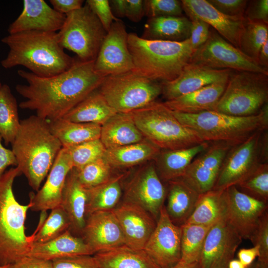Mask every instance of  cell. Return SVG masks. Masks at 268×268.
<instances>
[{
	"label": "cell",
	"mask_w": 268,
	"mask_h": 268,
	"mask_svg": "<svg viewBox=\"0 0 268 268\" xmlns=\"http://www.w3.org/2000/svg\"><path fill=\"white\" fill-rule=\"evenodd\" d=\"M94 63L76 59L69 69L48 77L18 70V74L27 82L15 87L17 93L26 99L19 107L34 111L36 115L48 122L63 118L98 89L104 79L105 76L95 70Z\"/></svg>",
	"instance_id": "cell-1"
},
{
	"label": "cell",
	"mask_w": 268,
	"mask_h": 268,
	"mask_svg": "<svg viewBox=\"0 0 268 268\" xmlns=\"http://www.w3.org/2000/svg\"><path fill=\"white\" fill-rule=\"evenodd\" d=\"M9 52L0 62L7 69L23 66L42 77L56 75L69 69L75 59L66 53L57 32L26 31L9 34L1 40Z\"/></svg>",
	"instance_id": "cell-2"
},
{
	"label": "cell",
	"mask_w": 268,
	"mask_h": 268,
	"mask_svg": "<svg viewBox=\"0 0 268 268\" xmlns=\"http://www.w3.org/2000/svg\"><path fill=\"white\" fill-rule=\"evenodd\" d=\"M11 144L16 167L26 177L29 186L38 191L63 148L52 133L48 122L37 115L20 121Z\"/></svg>",
	"instance_id": "cell-3"
},
{
	"label": "cell",
	"mask_w": 268,
	"mask_h": 268,
	"mask_svg": "<svg viewBox=\"0 0 268 268\" xmlns=\"http://www.w3.org/2000/svg\"><path fill=\"white\" fill-rule=\"evenodd\" d=\"M128 45L134 65L133 70L162 83L177 78L195 52L189 38L182 42L150 40L130 33Z\"/></svg>",
	"instance_id": "cell-4"
},
{
	"label": "cell",
	"mask_w": 268,
	"mask_h": 268,
	"mask_svg": "<svg viewBox=\"0 0 268 268\" xmlns=\"http://www.w3.org/2000/svg\"><path fill=\"white\" fill-rule=\"evenodd\" d=\"M172 111L184 126L195 132L204 142L237 145L254 133L268 128V105L257 115L239 117L215 111L196 114Z\"/></svg>",
	"instance_id": "cell-5"
},
{
	"label": "cell",
	"mask_w": 268,
	"mask_h": 268,
	"mask_svg": "<svg viewBox=\"0 0 268 268\" xmlns=\"http://www.w3.org/2000/svg\"><path fill=\"white\" fill-rule=\"evenodd\" d=\"M20 174L15 167L0 177V266L27 256L31 247L30 237L25 234V222L31 204L19 203L12 189L14 179Z\"/></svg>",
	"instance_id": "cell-6"
},
{
	"label": "cell",
	"mask_w": 268,
	"mask_h": 268,
	"mask_svg": "<svg viewBox=\"0 0 268 268\" xmlns=\"http://www.w3.org/2000/svg\"><path fill=\"white\" fill-rule=\"evenodd\" d=\"M130 114L145 139L160 150L180 149L204 142L163 103L155 101Z\"/></svg>",
	"instance_id": "cell-7"
},
{
	"label": "cell",
	"mask_w": 268,
	"mask_h": 268,
	"mask_svg": "<svg viewBox=\"0 0 268 268\" xmlns=\"http://www.w3.org/2000/svg\"><path fill=\"white\" fill-rule=\"evenodd\" d=\"M268 103V75L233 71L214 111L239 117L257 115Z\"/></svg>",
	"instance_id": "cell-8"
},
{
	"label": "cell",
	"mask_w": 268,
	"mask_h": 268,
	"mask_svg": "<svg viewBox=\"0 0 268 268\" xmlns=\"http://www.w3.org/2000/svg\"><path fill=\"white\" fill-rule=\"evenodd\" d=\"M162 89L161 83L131 70L106 76L98 90L118 113H128L155 101Z\"/></svg>",
	"instance_id": "cell-9"
},
{
	"label": "cell",
	"mask_w": 268,
	"mask_h": 268,
	"mask_svg": "<svg viewBox=\"0 0 268 268\" xmlns=\"http://www.w3.org/2000/svg\"><path fill=\"white\" fill-rule=\"evenodd\" d=\"M107 32L85 3L81 8L66 14L57 32L59 42L65 49L76 54L82 61H95Z\"/></svg>",
	"instance_id": "cell-10"
},
{
	"label": "cell",
	"mask_w": 268,
	"mask_h": 268,
	"mask_svg": "<svg viewBox=\"0 0 268 268\" xmlns=\"http://www.w3.org/2000/svg\"><path fill=\"white\" fill-rule=\"evenodd\" d=\"M267 131L257 132L242 143L230 149L212 190L224 191L237 186L260 164L268 161Z\"/></svg>",
	"instance_id": "cell-11"
},
{
	"label": "cell",
	"mask_w": 268,
	"mask_h": 268,
	"mask_svg": "<svg viewBox=\"0 0 268 268\" xmlns=\"http://www.w3.org/2000/svg\"><path fill=\"white\" fill-rule=\"evenodd\" d=\"M190 63L215 69H229L268 75L267 69L244 54L217 32H209L208 39L193 53Z\"/></svg>",
	"instance_id": "cell-12"
},
{
	"label": "cell",
	"mask_w": 268,
	"mask_h": 268,
	"mask_svg": "<svg viewBox=\"0 0 268 268\" xmlns=\"http://www.w3.org/2000/svg\"><path fill=\"white\" fill-rule=\"evenodd\" d=\"M166 194L153 161L142 166L134 174L125 187L123 201L139 205L157 221Z\"/></svg>",
	"instance_id": "cell-13"
},
{
	"label": "cell",
	"mask_w": 268,
	"mask_h": 268,
	"mask_svg": "<svg viewBox=\"0 0 268 268\" xmlns=\"http://www.w3.org/2000/svg\"><path fill=\"white\" fill-rule=\"evenodd\" d=\"M224 219L242 239L251 240L261 218L268 211V202L243 193L235 186L223 191Z\"/></svg>",
	"instance_id": "cell-14"
},
{
	"label": "cell",
	"mask_w": 268,
	"mask_h": 268,
	"mask_svg": "<svg viewBox=\"0 0 268 268\" xmlns=\"http://www.w3.org/2000/svg\"><path fill=\"white\" fill-rule=\"evenodd\" d=\"M128 33L120 19L107 32L94 63L95 70L106 77L133 70L134 65L128 45Z\"/></svg>",
	"instance_id": "cell-15"
},
{
	"label": "cell",
	"mask_w": 268,
	"mask_h": 268,
	"mask_svg": "<svg viewBox=\"0 0 268 268\" xmlns=\"http://www.w3.org/2000/svg\"><path fill=\"white\" fill-rule=\"evenodd\" d=\"M181 227L170 219L164 205L143 249L160 268H171L181 259Z\"/></svg>",
	"instance_id": "cell-16"
},
{
	"label": "cell",
	"mask_w": 268,
	"mask_h": 268,
	"mask_svg": "<svg viewBox=\"0 0 268 268\" xmlns=\"http://www.w3.org/2000/svg\"><path fill=\"white\" fill-rule=\"evenodd\" d=\"M242 239L223 218L213 224L206 236L200 263L201 268H228Z\"/></svg>",
	"instance_id": "cell-17"
},
{
	"label": "cell",
	"mask_w": 268,
	"mask_h": 268,
	"mask_svg": "<svg viewBox=\"0 0 268 268\" xmlns=\"http://www.w3.org/2000/svg\"><path fill=\"white\" fill-rule=\"evenodd\" d=\"M231 147L223 143H210L192 161L182 179L200 194L212 190Z\"/></svg>",
	"instance_id": "cell-18"
},
{
	"label": "cell",
	"mask_w": 268,
	"mask_h": 268,
	"mask_svg": "<svg viewBox=\"0 0 268 268\" xmlns=\"http://www.w3.org/2000/svg\"><path fill=\"white\" fill-rule=\"evenodd\" d=\"M233 71L189 63L177 78L161 83L162 94L166 101L170 100L210 84L227 82Z\"/></svg>",
	"instance_id": "cell-19"
},
{
	"label": "cell",
	"mask_w": 268,
	"mask_h": 268,
	"mask_svg": "<svg viewBox=\"0 0 268 268\" xmlns=\"http://www.w3.org/2000/svg\"><path fill=\"white\" fill-rule=\"evenodd\" d=\"M81 238L94 254L125 245L124 234L113 210L88 215Z\"/></svg>",
	"instance_id": "cell-20"
},
{
	"label": "cell",
	"mask_w": 268,
	"mask_h": 268,
	"mask_svg": "<svg viewBox=\"0 0 268 268\" xmlns=\"http://www.w3.org/2000/svg\"><path fill=\"white\" fill-rule=\"evenodd\" d=\"M125 239V245L143 250L156 225V220L144 209L122 201L113 209Z\"/></svg>",
	"instance_id": "cell-21"
},
{
	"label": "cell",
	"mask_w": 268,
	"mask_h": 268,
	"mask_svg": "<svg viewBox=\"0 0 268 268\" xmlns=\"http://www.w3.org/2000/svg\"><path fill=\"white\" fill-rule=\"evenodd\" d=\"M183 10L189 17H195L213 27L226 40L239 49L240 40L244 28V17L225 15L206 0H181Z\"/></svg>",
	"instance_id": "cell-22"
},
{
	"label": "cell",
	"mask_w": 268,
	"mask_h": 268,
	"mask_svg": "<svg viewBox=\"0 0 268 268\" xmlns=\"http://www.w3.org/2000/svg\"><path fill=\"white\" fill-rule=\"evenodd\" d=\"M73 168L69 154L62 148L58 153L42 187L36 194L31 193L30 209L35 211H46L60 206L67 176Z\"/></svg>",
	"instance_id": "cell-23"
},
{
	"label": "cell",
	"mask_w": 268,
	"mask_h": 268,
	"mask_svg": "<svg viewBox=\"0 0 268 268\" xmlns=\"http://www.w3.org/2000/svg\"><path fill=\"white\" fill-rule=\"evenodd\" d=\"M21 13L9 26V34L26 31L57 32L66 15L51 7L44 0H24Z\"/></svg>",
	"instance_id": "cell-24"
},
{
	"label": "cell",
	"mask_w": 268,
	"mask_h": 268,
	"mask_svg": "<svg viewBox=\"0 0 268 268\" xmlns=\"http://www.w3.org/2000/svg\"><path fill=\"white\" fill-rule=\"evenodd\" d=\"M87 189L79 181L76 171L72 168L67 174L63 189L61 205L70 221L68 230L81 237L86 220Z\"/></svg>",
	"instance_id": "cell-25"
},
{
	"label": "cell",
	"mask_w": 268,
	"mask_h": 268,
	"mask_svg": "<svg viewBox=\"0 0 268 268\" xmlns=\"http://www.w3.org/2000/svg\"><path fill=\"white\" fill-rule=\"evenodd\" d=\"M210 143L203 142L188 148L161 150L153 162L162 181L167 182L182 178L194 158L206 149Z\"/></svg>",
	"instance_id": "cell-26"
},
{
	"label": "cell",
	"mask_w": 268,
	"mask_h": 268,
	"mask_svg": "<svg viewBox=\"0 0 268 268\" xmlns=\"http://www.w3.org/2000/svg\"><path fill=\"white\" fill-rule=\"evenodd\" d=\"M94 253L82 238L67 230L50 241L32 243L27 256L46 260L75 255H92Z\"/></svg>",
	"instance_id": "cell-27"
},
{
	"label": "cell",
	"mask_w": 268,
	"mask_h": 268,
	"mask_svg": "<svg viewBox=\"0 0 268 268\" xmlns=\"http://www.w3.org/2000/svg\"><path fill=\"white\" fill-rule=\"evenodd\" d=\"M227 82L210 84L163 103L171 111L186 114L214 111Z\"/></svg>",
	"instance_id": "cell-28"
},
{
	"label": "cell",
	"mask_w": 268,
	"mask_h": 268,
	"mask_svg": "<svg viewBox=\"0 0 268 268\" xmlns=\"http://www.w3.org/2000/svg\"><path fill=\"white\" fill-rule=\"evenodd\" d=\"M100 139L106 149L125 146L145 140L130 113H117L102 125Z\"/></svg>",
	"instance_id": "cell-29"
},
{
	"label": "cell",
	"mask_w": 268,
	"mask_h": 268,
	"mask_svg": "<svg viewBox=\"0 0 268 268\" xmlns=\"http://www.w3.org/2000/svg\"><path fill=\"white\" fill-rule=\"evenodd\" d=\"M168 183L167 203L165 206L171 220L181 226L193 213L200 194L182 178Z\"/></svg>",
	"instance_id": "cell-30"
},
{
	"label": "cell",
	"mask_w": 268,
	"mask_h": 268,
	"mask_svg": "<svg viewBox=\"0 0 268 268\" xmlns=\"http://www.w3.org/2000/svg\"><path fill=\"white\" fill-rule=\"evenodd\" d=\"M191 22L186 17L166 16L148 18L142 38L150 40L182 42L191 35Z\"/></svg>",
	"instance_id": "cell-31"
},
{
	"label": "cell",
	"mask_w": 268,
	"mask_h": 268,
	"mask_svg": "<svg viewBox=\"0 0 268 268\" xmlns=\"http://www.w3.org/2000/svg\"><path fill=\"white\" fill-rule=\"evenodd\" d=\"M93 257L99 268H160L144 250L126 245L96 253Z\"/></svg>",
	"instance_id": "cell-32"
},
{
	"label": "cell",
	"mask_w": 268,
	"mask_h": 268,
	"mask_svg": "<svg viewBox=\"0 0 268 268\" xmlns=\"http://www.w3.org/2000/svg\"><path fill=\"white\" fill-rule=\"evenodd\" d=\"M160 151L145 139L134 144L106 149L103 158L112 168H129L153 161Z\"/></svg>",
	"instance_id": "cell-33"
},
{
	"label": "cell",
	"mask_w": 268,
	"mask_h": 268,
	"mask_svg": "<svg viewBox=\"0 0 268 268\" xmlns=\"http://www.w3.org/2000/svg\"><path fill=\"white\" fill-rule=\"evenodd\" d=\"M117 113L97 89L62 118L73 122L93 123L102 126Z\"/></svg>",
	"instance_id": "cell-34"
},
{
	"label": "cell",
	"mask_w": 268,
	"mask_h": 268,
	"mask_svg": "<svg viewBox=\"0 0 268 268\" xmlns=\"http://www.w3.org/2000/svg\"><path fill=\"white\" fill-rule=\"evenodd\" d=\"M48 123L52 133L64 148L100 139L101 126L98 124L73 122L64 118Z\"/></svg>",
	"instance_id": "cell-35"
},
{
	"label": "cell",
	"mask_w": 268,
	"mask_h": 268,
	"mask_svg": "<svg viewBox=\"0 0 268 268\" xmlns=\"http://www.w3.org/2000/svg\"><path fill=\"white\" fill-rule=\"evenodd\" d=\"M225 212L223 191L211 190L200 195L194 210L186 223L212 226L224 218Z\"/></svg>",
	"instance_id": "cell-36"
},
{
	"label": "cell",
	"mask_w": 268,
	"mask_h": 268,
	"mask_svg": "<svg viewBox=\"0 0 268 268\" xmlns=\"http://www.w3.org/2000/svg\"><path fill=\"white\" fill-rule=\"evenodd\" d=\"M124 176L111 177L105 183L87 189L86 217L98 211L112 210L118 205L123 195L121 181Z\"/></svg>",
	"instance_id": "cell-37"
},
{
	"label": "cell",
	"mask_w": 268,
	"mask_h": 268,
	"mask_svg": "<svg viewBox=\"0 0 268 268\" xmlns=\"http://www.w3.org/2000/svg\"><path fill=\"white\" fill-rule=\"evenodd\" d=\"M20 124L16 100L10 87L2 84L0 90V135L6 145L12 143Z\"/></svg>",
	"instance_id": "cell-38"
},
{
	"label": "cell",
	"mask_w": 268,
	"mask_h": 268,
	"mask_svg": "<svg viewBox=\"0 0 268 268\" xmlns=\"http://www.w3.org/2000/svg\"><path fill=\"white\" fill-rule=\"evenodd\" d=\"M211 226L186 223L181 226V261L188 263L200 261L204 241Z\"/></svg>",
	"instance_id": "cell-39"
},
{
	"label": "cell",
	"mask_w": 268,
	"mask_h": 268,
	"mask_svg": "<svg viewBox=\"0 0 268 268\" xmlns=\"http://www.w3.org/2000/svg\"><path fill=\"white\" fill-rule=\"evenodd\" d=\"M42 222L38 229L30 237L31 244L41 243L53 239L68 230L69 218L63 207L60 205L52 209L49 215L41 214Z\"/></svg>",
	"instance_id": "cell-40"
},
{
	"label": "cell",
	"mask_w": 268,
	"mask_h": 268,
	"mask_svg": "<svg viewBox=\"0 0 268 268\" xmlns=\"http://www.w3.org/2000/svg\"><path fill=\"white\" fill-rule=\"evenodd\" d=\"M267 40L268 24L261 21H250L246 19L239 45V49L244 54L257 62L259 52Z\"/></svg>",
	"instance_id": "cell-41"
},
{
	"label": "cell",
	"mask_w": 268,
	"mask_h": 268,
	"mask_svg": "<svg viewBox=\"0 0 268 268\" xmlns=\"http://www.w3.org/2000/svg\"><path fill=\"white\" fill-rule=\"evenodd\" d=\"M73 168L76 170L103 157L106 150L100 139L88 141L66 148Z\"/></svg>",
	"instance_id": "cell-42"
},
{
	"label": "cell",
	"mask_w": 268,
	"mask_h": 268,
	"mask_svg": "<svg viewBox=\"0 0 268 268\" xmlns=\"http://www.w3.org/2000/svg\"><path fill=\"white\" fill-rule=\"evenodd\" d=\"M235 186L243 190V193L268 202V161L260 164L253 173Z\"/></svg>",
	"instance_id": "cell-43"
},
{
	"label": "cell",
	"mask_w": 268,
	"mask_h": 268,
	"mask_svg": "<svg viewBox=\"0 0 268 268\" xmlns=\"http://www.w3.org/2000/svg\"><path fill=\"white\" fill-rule=\"evenodd\" d=\"M112 169L102 157L79 170L75 169L80 183L85 188L90 189L107 181L112 177Z\"/></svg>",
	"instance_id": "cell-44"
},
{
	"label": "cell",
	"mask_w": 268,
	"mask_h": 268,
	"mask_svg": "<svg viewBox=\"0 0 268 268\" xmlns=\"http://www.w3.org/2000/svg\"><path fill=\"white\" fill-rule=\"evenodd\" d=\"M144 15L148 18L181 16L183 11L182 3L178 0H144Z\"/></svg>",
	"instance_id": "cell-45"
},
{
	"label": "cell",
	"mask_w": 268,
	"mask_h": 268,
	"mask_svg": "<svg viewBox=\"0 0 268 268\" xmlns=\"http://www.w3.org/2000/svg\"><path fill=\"white\" fill-rule=\"evenodd\" d=\"M251 241L259 247L258 260L268 265V213L266 211L260 219L258 227Z\"/></svg>",
	"instance_id": "cell-46"
},
{
	"label": "cell",
	"mask_w": 268,
	"mask_h": 268,
	"mask_svg": "<svg viewBox=\"0 0 268 268\" xmlns=\"http://www.w3.org/2000/svg\"><path fill=\"white\" fill-rule=\"evenodd\" d=\"M54 268H99L91 255H75L53 260Z\"/></svg>",
	"instance_id": "cell-47"
},
{
	"label": "cell",
	"mask_w": 268,
	"mask_h": 268,
	"mask_svg": "<svg viewBox=\"0 0 268 268\" xmlns=\"http://www.w3.org/2000/svg\"><path fill=\"white\" fill-rule=\"evenodd\" d=\"M97 17L104 28L107 32L112 23L118 18L113 14L109 0H87L85 2Z\"/></svg>",
	"instance_id": "cell-48"
},
{
	"label": "cell",
	"mask_w": 268,
	"mask_h": 268,
	"mask_svg": "<svg viewBox=\"0 0 268 268\" xmlns=\"http://www.w3.org/2000/svg\"><path fill=\"white\" fill-rule=\"evenodd\" d=\"M222 13L232 17H244L248 3L246 0H206Z\"/></svg>",
	"instance_id": "cell-49"
},
{
	"label": "cell",
	"mask_w": 268,
	"mask_h": 268,
	"mask_svg": "<svg viewBox=\"0 0 268 268\" xmlns=\"http://www.w3.org/2000/svg\"><path fill=\"white\" fill-rule=\"evenodd\" d=\"M191 22V35L189 38L193 49L195 51L203 44L209 34V25L195 17H190Z\"/></svg>",
	"instance_id": "cell-50"
},
{
	"label": "cell",
	"mask_w": 268,
	"mask_h": 268,
	"mask_svg": "<svg viewBox=\"0 0 268 268\" xmlns=\"http://www.w3.org/2000/svg\"><path fill=\"white\" fill-rule=\"evenodd\" d=\"M249 1L244 14L245 19L268 24V0H256Z\"/></svg>",
	"instance_id": "cell-51"
},
{
	"label": "cell",
	"mask_w": 268,
	"mask_h": 268,
	"mask_svg": "<svg viewBox=\"0 0 268 268\" xmlns=\"http://www.w3.org/2000/svg\"><path fill=\"white\" fill-rule=\"evenodd\" d=\"M7 268H54L52 261L26 256L10 264Z\"/></svg>",
	"instance_id": "cell-52"
},
{
	"label": "cell",
	"mask_w": 268,
	"mask_h": 268,
	"mask_svg": "<svg viewBox=\"0 0 268 268\" xmlns=\"http://www.w3.org/2000/svg\"><path fill=\"white\" fill-rule=\"evenodd\" d=\"M144 15V0H126L125 17L132 22H138Z\"/></svg>",
	"instance_id": "cell-53"
},
{
	"label": "cell",
	"mask_w": 268,
	"mask_h": 268,
	"mask_svg": "<svg viewBox=\"0 0 268 268\" xmlns=\"http://www.w3.org/2000/svg\"><path fill=\"white\" fill-rule=\"evenodd\" d=\"M53 8L56 11L67 14L83 6L82 0H50Z\"/></svg>",
	"instance_id": "cell-54"
},
{
	"label": "cell",
	"mask_w": 268,
	"mask_h": 268,
	"mask_svg": "<svg viewBox=\"0 0 268 268\" xmlns=\"http://www.w3.org/2000/svg\"><path fill=\"white\" fill-rule=\"evenodd\" d=\"M2 138L0 135V177L10 166H17L15 156L11 150L5 148L2 144Z\"/></svg>",
	"instance_id": "cell-55"
},
{
	"label": "cell",
	"mask_w": 268,
	"mask_h": 268,
	"mask_svg": "<svg viewBox=\"0 0 268 268\" xmlns=\"http://www.w3.org/2000/svg\"><path fill=\"white\" fill-rule=\"evenodd\" d=\"M259 255V247L257 246L251 248L241 249L237 254L238 260L246 267L252 265Z\"/></svg>",
	"instance_id": "cell-56"
},
{
	"label": "cell",
	"mask_w": 268,
	"mask_h": 268,
	"mask_svg": "<svg viewBox=\"0 0 268 268\" xmlns=\"http://www.w3.org/2000/svg\"><path fill=\"white\" fill-rule=\"evenodd\" d=\"M113 15L117 18L126 16V0H109Z\"/></svg>",
	"instance_id": "cell-57"
},
{
	"label": "cell",
	"mask_w": 268,
	"mask_h": 268,
	"mask_svg": "<svg viewBox=\"0 0 268 268\" xmlns=\"http://www.w3.org/2000/svg\"><path fill=\"white\" fill-rule=\"evenodd\" d=\"M258 63L268 69V40L262 46L257 58Z\"/></svg>",
	"instance_id": "cell-58"
},
{
	"label": "cell",
	"mask_w": 268,
	"mask_h": 268,
	"mask_svg": "<svg viewBox=\"0 0 268 268\" xmlns=\"http://www.w3.org/2000/svg\"><path fill=\"white\" fill-rule=\"evenodd\" d=\"M171 268H201L199 262L194 263H186L180 261L177 264Z\"/></svg>",
	"instance_id": "cell-59"
},
{
	"label": "cell",
	"mask_w": 268,
	"mask_h": 268,
	"mask_svg": "<svg viewBox=\"0 0 268 268\" xmlns=\"http://www.w3.org/2000/svg\"><path fill=\"white\" fill-rule=\"evenodd\" d=\"M238 259L231 260L228 263V268H247Z\"/></svg>",
	"instance_id": "cell-60"
},
{
	"label": "cell",
	"mask_w": 268,
	"mask_h": 268,
	"mask_svg": "<svg viewBox=\"0 0 268 268\" xmlns=\"http://www.w3.org/2000/svg\"><path fill=\"white\" fill-rule=\"evenodd\" d=\"M247 268H268V265L262 263L258 259Z\"/></svg>",
	"instance_id": "cell-61"
},
{
	"label": "cell",
	"mask_w": 268,
	"mask_h": 268,
	"mask_svg": "<svg viewBox=\"0 0 268 268\" xmlns=\"http://www.w3.org/2000/svg\"><path fill=\"white\" fill-rule=\"evenodd\" d=\"M8 265L6 266H0V268H7Z\"/></svg>",
	"instance_id": "cell-62"
},
{
	"label": "cell",
	"mask_w": 268,
	"mask_h": 268,
	"mask_svg": "<svg viewBox=\"0 0 268 268\" xmlns=\"http://www.w3.org/2000/svg\"><path fill=\"white\" fill-rule=\"evenodd\" d=\"M2 86V84H1V82L0 81V90Z\"/></svg>",
	"instance_id": "cell-63"
}]
</instances>
